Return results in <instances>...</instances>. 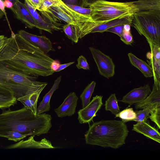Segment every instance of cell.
Listing matches in <instances>:
<instances>
[{
	"label": "cell",
	"instance_id": "6da1fadb",
	"mask_svg": "<svg viewBox=\"0 0 160 160\" xmlns=\"http://www.w3.org/2000/svg\"><path fill=\"white\" fill-rule=\"evenodd\" d=\"M12 32L6 37L0 50V63L25 74L48 76L54 72L50 66L54 60L38 47Z\"/></svg>",
	"mask_w": 160,
	"mask_h": 160
},
{
	"label": "cell",
	"instance_id": "7a4b0ae2",
	"mask_svg": "<svg viewBox=\"0 0 160 160\" xmlns=\"http://www.w3.org/2000/svg\"><path fill=\"white\" fill-rule=\"evenodd\" d=\"M51 116L46 113L35 114L24 107L20 109L3 110L0 114V135L15 131L28 136L47 134L52 127Z\"/></svg>",
	"mask_w": 160,
	"mask_h": 160
},
{
	"label": "cell",
	"instance_id": "3957f363",
	"mask_svg": "<svg viewBox=\"0 0 160 160\" xmlns=\"http://www.w3.org/2000/svg\"><path fill=\"white\" fill-rule=\"evenodd\" d=\"M128 132L127 125L122 121L101 120L90 126L85 140L87 144L116 149L125 144Z\"/></svg>",
	"mask_w": 160,
	"mask_h": 160
},
{
	"label": "cell",
	"instance_id": "277c9868",
	"mask_svg": "<svg viewBox=\"0 0 160 160\" xmlns=\"http://www.w3.org/2000/svg\"><path fill=\"white\" fill-rule=\"evenodd\" d=\"M91 16L93 22L82 23L80 28L81 35L90 33L96 27L111 20L133 15L138 11L133 2H114L99 0L91 5Z\"/></svg>",
	"mask_w": 160,
	"mask_h": 160
},
{
	"label": "cell",
	"instance_id": "5b68a950",
	"mask_svg": "<svg viewBox=\"0 0 160 160\" xmlns=\"http://www.w3.org/2000/svg\"><path fill=\"white\" fill-rule=\"evenodd\" d=\"M36 77L14 70L0 63V84L11 90L17 100L44 89L48 83L36 81Z\"/></svg>",
	"mask_w": 160,
	"mask_h": 160
},
{
	"label": "cell",
	"instance_id": "8992f818",
	"mask_svg": "<svg viewBox=\"0 0 160 160\" xmlns=\"http://www.w3.org/2000/svg\"><path fill=\"white\" fill-rule=\"evenodd\" d=\"M132 25L148 43L160 47V11L138 12L133 16Z\"/></svg>",
	"mask_w": 160,
	"mask_h": 160
},
{
	"label": "cell",
	"instance_id": "52a82bcc",
	"mask_svg": "<svg viewBox=\"0 0 160 160\" xmlns=\"http://www.w3.org/2000/svg\"><path fill=\"white\" fill-rule=\"evenodd\" d=\"M46 11L51 13L57 19L63 21L67 24L78 26L85 22H93L91 17L76 12L61 0L56 5L50 7Z\"/></svg>",
	"mask_w": 160,
	"mask_h": 160
},
{
	"label": "cell",
	"instance_id": "ba28073f",
	"mask_svg": "<svg viewBox=\"0 0 160 160\" xmlns=\"http://www.w3.org/2000/svg\"><path fill=\"white\" fill-rule=\"evenodd\" d=\"M89 49L96 64L100 74L109 78L115 74V65L112 59L98 49L89 47Z\"/></svg>",
	"mask_w": 160,
	"mask_h": 160
},
{
	"label": "cell",
	"instance_id": "9c48e42d",
	"mask_svg": "<svg viewBox=\"0 0 160 160\" xmlns=\"http://www.w3.org/2000/svg\"><path fill=\"white\" fill-rule=\"evenodd\" d=\"M102 98L101 95L93 97L86 106L78 112V119L80 123H88L92 120L103 104Z\"/></svg>",
	"mask_w": 160,
	"mask_h": 160
},
{
	"label": "cell",
	"instance_id": "30bf717a",
	"mask_svg": "<svg viewBox=\"0 0 160 160\" xmlns=\"http://www.w3.org/2000/svg\"><path fill=\"white\" fill-rule=\"evenodd\" d=\"M20 37L38 47L45 53L54 50L50 40L44 36H37L23 30L19 31L18 33Z\"/></svg>",
	"mask_w": 160,
	"mask_h": 160
},
{
	"label": "cell",
	"instance_id": "8fae6325",
	"mask_svg": "<svg viewBox=\"0 0 160 160\" xmlns=\"http://www.w3.org/2000/svg\"><path fill=\"white\" fill-rule=\"evenodd\" d=\"M151 92L148 84L134 88L124 96L120 102L131 105L144 100Z\"/></svg>",
	"mask_w": 160,
	"mask_h": 160
},
{
	"label": "cell",
	"instance_id": "7c38bea8",
	"mask_svg": "<svg viewBox=\"0 0 160 160\" xmlns=\"http://www.w3.org/2000/svg\"><path fill=\"white\" fill-rule=\"evenodd\" d=\"M78 98L74 92H70L54 111L58 117L71 116L75 112Z\"/></svg>",
	"mask_w": 160,
	"mask_h": 160
},
{
	"label": "cell",
	"instance_id": "4fadbf2b",
	"mask_svg": "<svg viewBox=\"0 0 160 160\" xmlns=\"http://www.w3.org/2000/svg\"><path fill=\"white\" fill-rule=\"evenodd\" d=\"M17 19L21 21L28 28H36L37 22L25 5L19 0L11 8Z\"/></svg>",
	"mask_w": 160,
	"mask_h": 160
},
{
	"label": "cell",
	"instance_id": "5bb4252c",
	"mask_svg": "<svg viewBox=\"0 0 160 160\" xmlns=\"http://www.w3.org/2000/svg\"><path fill=\"white\" fill-rule=\"evenodd\" d=\"M34 136H30L27 140H21L19 142L6 147L5 148H54L52 143L46 138L40 141H37L34 139Z\"/></svg>",
	"mask_w": 160,
	"mask_h": 160
},
{
	"label": "cell",
	"instance_id": "9a60e30c",
	"mask_svg": "<svg viewBox=\"0 0 160 160\" xmlns=\"http://www.w3.org/2000/svg\"><path fill=\"white\" fill-rule=\"evenodd\" d=\"M132 130L160 143V132L158 129L150 125L148 119L133 124Z\"/></svg>",
	"mask_w": 160,
	"mask_h": 160
},
{
	"label": "cell",
	"instance_id": "2e32d148",
	"mask_svg": "<svg viewBox=\"0 0 160 160\" xmlns=\"http://www.w3.org/2000/svg\"><path fill=\"white\" fill-rule=\"evenodd\" d=\"M154 81L152 90L151 93L143 101L135 104L136 109H142L149 106L156 107L160 106V81Z\"/></svg>",
	"mask_w": 160,
	"mask_h": 160
},
{
	"label": "cell",
	"instance_id": "e0dca14e",
	"mask_svg": "<svg viewBox=\"0 0 160 160\" xmlns=\"http://www.w3.org/2000/svg\"><path fill=\"white\" fill-rule=\"evenodd\" d=\"M24 4L37 22L36 28L51 33L53 30H59L58 28L45 20L27 0H24Z\"/></svg>",
	"mask_w": 160,
	"mask_h": 160
},
{
	"label": "cell",
	"instance_id": "ac0fdd59",
	"mask_svg": "<svg viewBox=\"0 0 160 160\" xmlns=\"http://www.w3.org/2000/svg\"><path fill=\"white\" fill-rule=\"evenodd\" d=\"M17 100L12 91L7 87L0 84V109L9 108L17 103Z\"/></svg>",
	"mask_w": 160,
	"mask_h": 160
},
{
	"label": "cell",
	"instance_id": "d6986e66",
	"mask_svg": "<svg viewBox=\"0 0 160 160\" xmlns=\"http://www.w3.org/2000/svg\"><path fill=\"white\" fill-rule=\"evenodd\" d=\"M128 55L131 64L139 69L145 77H153V71L150 65L131 52L128 53Z\"/></svg>",
	"mask_w": 160,
	"mask_h": 160
},
{
	"label": "cell",
	"instance_id": "ffe728a7",
	"mask_svg": "<svg viewBox=\"0 0 160 160\" xmlns=\"http://www.w3.org/2000/svg\"><path fill=\"white\" fill-rule=\"evenodd\" d=\"M61 78V76L57 78L50 90L43 97L42 100L40 102L39 105L37 108V114L42 113L50 110L51 98L54 91L58 88Z\"/></svg>",
	"mask_w": 160,
	"mask_h": 160
},
{
	"label": "cell",
	"instance_id": "44dd1931",
	"mask_svg": "<svg viewBox=\"0 0 160 160\" xmlns=\"http://www.w3.org/2000/svg\"><path fill=\"white\" fill-rule=\"evenodd\" d=\"M133 16L117 19L100 24L93 28L90 33L106 32L108 29L118 25L128 24L131 26Z\"/></svg>",
	"mask_w": 160,
	"mask_h": 160
},
{
	"label": "cell",
	"instance_id": "7402d4cb",
	"mask_svg": "<svg viewBox=\"0 0 160 160\" xmlns=\"http://www.w3.org/2000/svg\"><path fill=\"white\" fill-rule=\"evenodd\" d=\"M42 90H39L26 95L17 99L25 108L30 110L35 114H37V105L39 95Z\"/></svg>",
	"mask_w": 160,
	"mask_h": 160
},
{
	"label": "cell",
	"instance_id": "603a6c76",
	"mask_svg": "<svg viewBox=\"0 0 160 160\" xmlns=\"http://www.w3.org/2000/svg\"><path fill=\"white\" fill-rule=\"evenodd\" d=\"M133 2L138 12L160 11V0H138Z\"/></svg>",
	"mask_w": 160,
	"mask_h": 160
},
{
	"label": "cell",
	"instance_id": "cb8c5ba5",
	"mask_svg": "<svg viewBox=\"0 0 160 160\" xmlns=\"http://www.w3.org/2000/svg\"><path fill=\"white\" fill-rule=\"evenodd\" d=\"M96 82L92 81L85 88L80 95L82 108L86 106L90 102V99L93 92Z\"/></svg>",
	"mask_w": 160,
	"mask_h": 160
},
{
	"label": "cell",
	"instance_id": "d4e9b609",
	"mask_svg": "<svg viewBox=\"0 0 160 160\" xmlns=\"http://www.w3.org/2000/svg\"><path fill=\"white\" fill-rule=\"evenodd\" d=\"M62 29L69 39L75 43L78 42L79 38L78 34V26L67 24L64 25Z\"/></svg>",
	"mask_w": 160,
	"mask_h": 160
},
{
	"label": "cell",
	"instance_id": "484cf974",
	"mask_svg": "<svg viewBox=\"0 0 160 160\" xmlns=\"http://www.w3.org/2000/svg\"><path fill=\"white\" fill-rule=\"evenodd\" d=\"M105 109L115 116L120 112L115 94H111L105 102Z\"/></svg>",
	"mask_w": 160,
	"mask_h": 160
},
{
	"label": "cell",
	"instance_id": "4316f807",
	"mask_svg": "<svg viewBox=\"0 0 160 160\" xmlns=\"http://www.w3.org/2000/svg\"><path fill=\"white\" fill-rule=\"evenodd\" d=\"M136 116V113L133 108H127L121 111L116 115L115 117L121 118L123 122L126 123L128 122L133 121Z\"/></svg>",
	"mask_w": 160,
	"mask_h": 160
},
{
	"label": "cell",
	"instance_id": "83f0119b",
	"mask_svg": "<svg viewBox=\"0 0 160 160\" xmlns=\"http://www.w3.org/2000/svg\"><path fill=\"white\" fill-rule=\"evenodd\" d=\"M28 136L27 134L15 131H8L0 135V137L7 138L8 140L18 142Z\"/></svg>",
	"mask_w": 160,
	"mask_h": 160
},
{
	"label": "cell",
	"instance_id": "f1b7e54d",
	"mask_svg": "<svg viewBox=\"0 0 160 160\" xmlns=\"http://www.w3.org/2000/svg\"><path fill=\"white\" fill-rule=\"evenodd\" d=\"M152 106L145 107L142 110L136 111L135 112L136 116L133 121L137 122H140L147 119L149 118V114L151 111L155 108Z\"/></svg>",
	"mask_w": 160,
	"mask_h": 160
},
{
	"label": "cell",
	"instance_id": "f546056e",
	"mask_svg": "<svg viewBox=\"0 0 160 160\" xmlns=\"http://www.w3.org/2000/svg\"><path fill=\"white\" fill-rule=\"evenodd\" d=\"M148 58L150 59V61H147L149 63V65L152 67L153 71L154 80L160 81V63H158L154 58L151 52L150 56Z\"/></svg>",
	"mask_w": 160,
	"mask_h": 160
},
{
	"label": "cell",
	"instance_id": "4dcf8cb0",
	"mask_svg": "<svg viewBox=\"0 0 160 160\" xmlns=\"http://www.w3.org/2000/svg\"><path fill=\"white\" fill-rule=\"evenodd\" d=\"M66 4L69 8L76 12L82 15L91 17L92 10L89 8H84L79 5Z\"/></svg>",
	"mask_w": 160,
	"mask_h": 160
},
{
	"label": "cell",
	"instance_id": "1f68e13d",
	"mask_svg": "<svg viewBox=\"0 0 160 160\" xmlns=\"http://www.w3.org/2000/svg\"><path fill=\"white\" fill-rule=\"evenodd\" d=\"M149 118L157 125L158 128L160 129V106L153 109L150 112Z\"/></svg>",
	"mask_w": 160,
	"mask_h": 160
},
{
	"label": "cell",
	"instance_id": "d6a6232c",
	"mask_svg": "<svg viewBox=\"0 0 160 160\" xmlns=\"http://www.w3.org/2000/svg\"><path fill=\"white\" fill-rule=\"evenodd\" d=\"M120 37V39L128 45H131L133 42V37L130 30H126L124 29L122 35Z\"/></svg>",
	"mask_w": 160,
	"mask_h": 160
},
{
	"label": "cell",
	"instance_id": "836d02e7",
	"mask_svg": "<svg viewBox=\"0 0 160 160\" xmlns=\"http://www.w3.org/2000/svg\"><path fill=\"white\" fill-rule=\"evenodd\" d=\"M78 64L76 66L78 69H83L85 70H88L90 67L86 58L82 55L79 56L77 59Z\"/></svg>",
	"mask_w": 160,
	"mask_h": 160
},
{
	"label": "cell",
	"instance_id": "e575fe53",
	"mask_svg": "<svg viewBox=\"0 0 160 160\" xmlns=\"http://www.w3.org/2000/svg\"><path fill=\"white\" fill-rule=\"evenodd\" d=\"M149 44L153 57L158 63H160V47L152 43H149Z\"/></svg>",
	"mask_w": 160,
	"mask_h": 160
},
{
	"label": "cell",
	"instance_id": "d590c367",
	"mask_svg": "<svg viewBox=\"0 0 160 160\" xmlns=\"http://www.w3.org/2000/svg\"><path fill=\"white\" fill-rule=\"evenodd\" d=\"M60 0H42V3L40 11H46L51 6L56 5Z\"/></svg>",
	"mask_w": 160,
	"mask_h": 160
},
{
	"label": "cell",
	"instance_id": "8d00e7d4",
	"mask_svg": "<svg viewBox=\"0 0 160 160\" xmlns=\"http://www.w3.org/2000/svg\"><path fill=\"white\" fill-rule=\"evenodd\" d=\"M125 25H120L116 26L108 29L106 32H111L116 34L120 37L122 35Z\"/></svg>",
	"mask_w": 160,
	"mask_h": 160
},
{
	"label": "cell",
	"instance_id": "74e56055",
	"mask_svg": "<svg viewBox=\"0 0 160 160\" xmlns=\"http://www.w3.org/2000/svg\"><path fill=\"white\" fill-rule=\"evenodd\" d=\"M35 9L40 11L42 3L40 0H27Z\"/></svg>",
	"mask_w": 160,
	"mask_h": 160
},
{
	"label": "cell",
	"instance_id": "f35d334b",
	"mask_svg": "<svg viewBox=\"0 0 160 160\" xmlns=\"http://www.w3.org/2000/svg\"><path fill=\"white\" fill-rule=\"evenodd\" d=\"M99 0H81V6L84 8L89 7L92 4Z\"/></svg>",
	"mask_w": 160,
	"mask_h": 160
},
{
	"label": "cell",
	"instance_id": "ab89813d",
	"mask_svg": "<svg viewBox=\"0 0 160 160\" xmlns=\"http://www.w3.org/2000/svg\"><path fill=\"white\" fill-rule=\"evenodd\" d=\"M60 63L59 61L57 60H54L52 62L50 67L51 69L55 72L58 68Z\"/></svg>",
	"mask_w": 160,
	"mask_h": 160
},
{
	"label": "cell",
	"instance_id": "60d3db41",
	"mask_svg": "<svg viewBox=\"0 0 160 160\" xmlns=\"http://www.w3.org/2000/svg\"><path fill=\"white\" fill-rule=\"evenodd\" d=\"M64 3L69 5H79V0H61Z\"/></svg>",
	"mask_w": 160,
	"mask_h": 160
},
{
	"label": "cell",
	"instance_id": "b9f144b4",
	"mask_svg": "<svg viewBox=\"0 0 160 160\" xmlns=\"http://www.w3.org/2000/svg\"><path fill=\"white\" fill-rule=\"evenodd\" d=\"M74 62H72L67 63L60 64V66L58 68L55 72H59L61 70H62L64 69L65 68H66L70 66V65L74 63Z\"/></svg>",
	"mask_w": 160,
	"mask_h": 160
},
{
	"label": "cell",
	"instance_id": "7bdbcfd3",
	"mask_svg": "<svg viewBox=\"0 0 160 160\" xmlns=\"http://www.w3.org/2000/svg\"><path fill=\"white\" fill-rule=\"evenodd\" d=\"M3 3L5 7L10 9L12 7L13 5L12 2L8 0L3 1Z\"/></svg>",
	"mask_w": 160,
	"mask_h": 160
},
{
	"label": "cell",
	"instance_id": "ee69618b",
	"mask_svg": "<svg viewBox=\"0 0 160 160\" xmlns=\"http://www.w3.org/2000/svg\"><path fill=\"white\" fill-rule=\"evenodd\" d=\"M5 37L3 35H0V50L2 48L4 42Z\"/></svg>",
	"mask_w": 160,
	"mask_h": 160
},
{
	"label": "cell",
	"instance_id": "f6af8a7d",
	"mask_svg": "<svg viewBox=\"0 0 160 160\" xmlns=\"http://www.w3.org/2000/svg\"><path fill=\"white\" fill-rule=\"evenodd\" d=\"M5 8L3 1L2 0H0V9L5 14Z\"/></svg>",
	"mask_w": 160,
	"mask_h": 160
},
{
	"label": "cell",
	"instance_id": "bcb514c9",
	"mask_svg": "<svg viewBox=\"0 0 160 160\" xmlns=\"http://www.w3.org/2000/svg\"><path fill=\"white\" fill-rule=\"evenodd\" d=\"M5 14L0 9V18H2Z\"/></svg>",
	"mask_w": 160,
	"mask_h": 160
},
{
	"label": "cell",
	"instance_id": "7dc6e473",
	"mask_svg": "<svg viewBox=\"0 0 160 160\" xmlns=\"http://www.w3.org/2000/svg\"><path fill=\"white\" fill-rule=\"evenodd\" d=\"M3 1L5 0H2ZM11 1L12 3H13V4L14 5L15 3L18 0H8Z\"/></svg>",
	"mask_w": 160,
	"mask_h": 160
},
{
	"label": "cell",
	"instance_id": "c3c4849f",
	"mask_svg": "<svg viewBox=\"0 0 160 160\" xmlns=\"http://www.w3.org/2000/svg\"><path fill=\"white\" fill-rule=\"evenodd\" d=\"M41 1V2L42 3V0H40Z\"/></svg>",
	"mask_w": 160,
	"mask_h": 160
}]
</instances>
